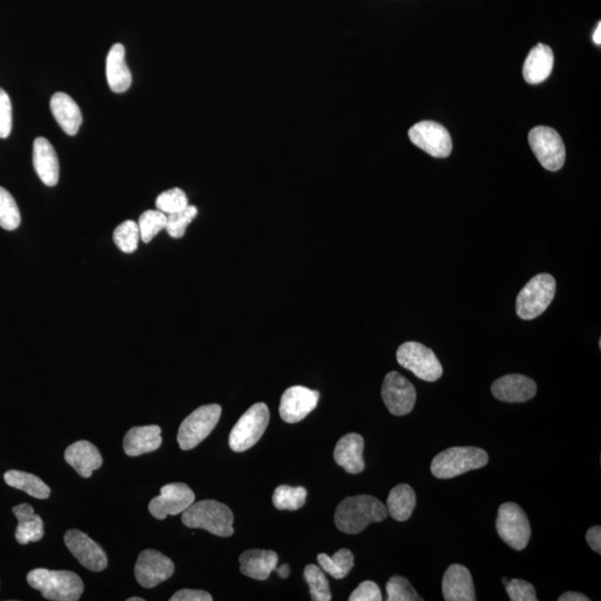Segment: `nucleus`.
Segmentation results:
<instances>
[{
    "instance_id": "a878e982",
    "label": "nucleus",
    "mask_w": 601,
    "mask_h": 601,
    "mask_svg": "<svg viewBox=\"0 0 601 601\" xmlns=\"http://www.w3.org/2000/svg\"><path fill=\"white\" fill-rule=\"evenodd\" d=\"M554 68V53L550 47L538 43L531 50L524 65V78L531 85L547 80Z\"/></svg>"
},
{
    "instance_id": "bb28decb",
    "label": "nucleus",
    "mask_w": 601,
    "mask_h": 601,
    "mask_svg": "<svg viewBox=\"0 0 601 601\" xmlns=\"http://www.w3.org/2000/svg\"><path fill=\"white\" fill-rule=\"evenodd\" d=\"M12 513L19 520L15 537L17 542L27 544L41 542L43 537V521L41 516L36 515L34 508L28 503H20L12 508Z\"/></svg>"
},
{
    "instance_id": "79ce46f5",
    "label": "nucleus",
    "mask_w": 601,
    "mask_h": 601,
    "mask_svg": "<svg viewBox=\"0 0 601 601\" xmlns=\"http://www.w3.org/2000/svg\"><path fill=\"white\" fill-rule=\"evenodd\" d=\"M171 601H212L213 597L204 590L183 589L174 594Z\"/></svg>"
},
{
    "instance_id": "7c9ffc66",
    "label": "nucleus",
    "mask_w": 601,
    "mask_h": 601,
    "mask_svg": "<svg viewBox=\"0 0 601 601\" xmlns=\"http://www.w3.org/2000/svg\"><path fill=\"white\" fill-rule=\"evenodd\" d=\"M308 492L303 487H277L273 495L274 507L278 511H298L306 504Z\"/></svg>"
},
{
    "instance_id": "6e6552de",
    "label": "nucleus",
    "mask_w": 601,
    "mask_h": 601,
    "mask_svg": "<svg viewBox=\"0 0 601 601\" xmlns=\"http://www.w3.org/2000/svg\"><path fill=\"white\" fill-rule=\"evenodd\" d=\"M396 360L401 367L426 382H434L441 378V363L431 348L419 342H406L396 352Z\"/></svg>"
},
{
    "instance_id": "0eeeda50",
    "label": "nucleus",
    "mask_w": 601,
    "mask_h": 601,
    "mask_svg": "<svg viewBox=\"0 0 601 601\" xmlns=\"http://www.w3.org/2000/svg\"><path fill=\"white\" fill-rule=\"evenodd\" d=\"M222 415L219 404H207L191 412L182 422L177 433V442L182 450L189 451L198 447L212 433Z\"/></svg>"
},
{
    "instance_id": "4be33fe9",
    "label": "nucleus",
    "mask_w": 601,
    "mask_h": 601,
    "mask_svg": "<svg viewBox=\"0 0 601 601\" xmlns=\"http://www.w3.org/2000/svg\"><path fill=\"white\" fill-rule=\"evenodd\" d=\"M162 429L159 425L134 426L126 433L123 447L129 457L154 452L162 446Z\"/></svg>"
},
{
    "instance_id": "2eb2a0df",
    "label": "nucleus",
    "mask_w": 601,
    "mask_h": 601,
    "mask_svg": "<svg viewBox=\"0 0 601 601\" xmlns=\"http://www.w3.org/2000/svg\"><path fill=\"white\" fill-rule=\"evenodd\" d=\"M65 544L82 567L99 573L107 567V556L103 548L81 530L71 529L65 534Z\"/></svg>"
},
{
    "instance_id": "49530a36",
    "label": "nucleus",
    "mask_w": 601,
    "mask_h": 601,
    "mask_svg": "<svg viewBox=\"0 0 601 601\" xmlns=\"http://www.w3.org/2000/svg\"><path fill=\"white\" fill-rule=\"evenodd\" d=\"M594 42L596 45H600L601 43V24H598V27L595 30L594 33Z\"/></svg>"
},
{
    "instance_id": "9d476101",
    "label": "nucleus",
    "mask_w": 601,
    "mask_h": 601,
    "mask_svg": "<svg viewBox=\"0 0 601 601\" xmlns=\"http://www.w3.org/2000/svg\"><path fill=\"white\" fill-rule=\"evenodd\" d=\"M529 144L542 168L551 172L563 168L566 160L565 145L560 135L554 129L538 126L531 129Z\"/></svg>"
},
{
    "instance_id": "de8ad7c7",
    "label": "nucleus",
    "mask_w": 601,
    "mask_h": 601,
    "mask_svg": "<svg viewBox=\"0 0 601 601\" xmlns=\"http://www.w3.org/2000/svg\"><path fill=\"white\" fill-rule=\"evenodd\" d=\"M128 601H144V599L139 598V597H132V598H129Z\"/></svg>"
},
{
    "instance_id": "b1692460",
    "label": "nucleus",
    "mask_w": 601,
    "mask_h": 601,
    "mask_svg": "<svg viewBox=\"0 0 601 601\" xmlns=\"http://www.w3.org/2000/svg\"><path fill=\"white\" fill-rule=\"evenodd\" d=\"M51 110L64 132L69 137H75L82 123L81 108L75 100L59 91L51 99Z\"/></svg>"
},
{
    "instance_id": "4468645a",
    "label": "nucleus",
    "mask_w": 601,
    "mask_h": 601,
    "mask_svg": "<svg viewBox=\"0 0 601 601\" xmlns=\"http://www.w3.org/2000/svg\"><path fill=\"white\" fill-rule=\"evenodd\" d=\"M174 570L176 566L168 557L148 549L138 556L135 565V577L139 585L151 589L171 578Z\"/></svg>"
},
{
    "instance_id": "1a4fd4ad",
    "label": "nucleus",
    "mask_w": 601,
    "mask_h": 601,
    "mask_svg": "<svg viewBox=\"0 0 601 601\" xmlns=\"http://www.w3.org/2000/svg\"><path fill=\"white\" fill-rule=\"evenodd\" d=\"M496 527L500 538L509 547L521 551L528 546L531 537L530 522L519 504L513 503L501 504Z\"/></svg>"
},
{
    "instance_id": "58836bf2",
    "label": "nucleus",
    "mask_w": 601,
    "mask_h": 601,
    "mask_svg": "<svg viewBox=\"0 0 601 601\" xmlns=\"http://www.w3.org/2000/svg\"><path fill=\"white\" fill-rule=\"evenodd\" d=\"M506 590L512 601H537L535 587L522 579H512L506 585Z\"/></svg>"
},
{
    "instance_id": "5701e85b",
    "label": "nucleus",
    "mask_w": 601,
    "mask_h": 601,
    "mask_svg": "<svg viewBox=\"0 0 601 601\" xmlns=\"http://www.w3.org/2000/svg\"><path fill=\"white\" fill-rule=\"evenodd\" d=\"M278 563L277 552L272 550H254L244 551L239 557V569L243 574L256 581H267Z\"/></svg>"
},
{
    "instance_id": "412c9836",
    "label": "nucleus",
    "mask_w": 601,
    "mask_h": 601,
    "mask_svg": "<svg viewBox=\"0 0 601 601\" xmlns=\"http://www.w3.org/2000/svg\"><path fill=\"white\" fill-rule=\"evenodd\" d=\"M65 460L82 478H90L95 470L102 467L103 457L93 443L81 440L65 451Z\"/></svg>"
},
{
    "instance_id": "72a5a7b5",
    "label": "nucleus",
    "mask_w": 601,
    "mask_h": 601,
    "mask_svg": "<svg viewBox=\"0 0 601 601\" xmlns=\"http://www.w3.org/2000/svg\"><path fill=\"white\" fill-rule=\"evenodd\" d=\"M304 578L310 587L312 600L330 601L331 597L329 581L326 579L324 570L316 565H308L304 569Z\"/></svg>"
},
{
    "instance_id": "c85d7f7f",
    "label": "nucleus",
    "mask_w": 601,
    "mask_h": 601,
    "mask_svg": "<svg viewBox=\"0 0 601 601\" xmlns=\"http://www.w3.org/2000/svg\"><path fill=\"white\" fill-rule=\"evenodd\" d=\"M4 479L8 486L26 492L36 499H48L51 496V488L35 474L10 470L4 474Z\"/></svg>"
},
{
    "instance_id": "473e14b6",
    "label": "nucleus",
    "mask_w": 601,
    "mask_h": 601,
    "mask_svg": "<svg viewBox=\"0 0 601 601\" xmlns=\"http://www.w3.org/2000/svg\"><path fill=\"white\" fill-rule=\"evenodd\" d=\"M168 215L159 210L144 212L138 220L139 233L144 243H150L160 230L167 228Z\"/></svg>"
},
{
    "instance_id": "423d86ee",
    "label": "nucleus",
    "mask_w": 601,
    "mask_h": 601,
    "mask_svg": "<svg viewBox=\"0 0 601 601\" xmlns=\"http://www.w3.org/2000/svg\"><path fill=\"white\" fill-rule=\"evenodd\" d=\"M269 421V410L263 402L255 403L239 418L230 431L229 443L234 452H244L263 437Z\"/></svg>"
},
{
    "instance_id": "e433bc0d",
    "label": "nucleus",
    "mask_w": 601,
    "mask_h": 601,
    "mask_svg": "<svg viewBox=\"0 0 601 601\" xmlns=\"http://www.w3.org/2000/svg\"><path fill=\"white\" fill-rule=\"evenodd\" d=\"M198 207L189 206L180 212L173 213L168 215L167 228L169 237L173 238H182L184 237L187 226L198 216Z\"/></svg>"
},
{
    "instance_id": "9b49d317",
    "label": "nucleus",
    "mask_w": 601,
    "mask_h": 601,
    "mask_svg": "<svg viewBox=\"0 0 601 601\" xmlns=\"http://www.w3.org/2000/svg\"><path fill=\"white\" fill-rule=\"evenodd\" d=\"M194 501L195 494L185 483H169L162 487L159 496L151 500L148 511L156 519L164 520L168 516L184 512Z\"/></svg>"
},
{
    "instance_id": "6ab92c4d",
    "label": "nucleus",
    "mask_w": 601,
    "mask_h": 601,
    "mask_svg": "<svg viewBox=\"0 0 601 601\" xmlns=\"http://www.w3.org/2000/svg\"><path fill=\"white\" fill-rule=\"evenodd\" d=\"M35 171L43 184L55 186L59 180V160L55 148L45 137H37L33 146Z\"/></svg>"
},
{
    "instance_id": "393cba45",
    "label": "nucleus",
    "mask_w": 601,
    "mask_h": 601,
    "mask_svg": "<svg viewBox=\"0 0 601 601\" xmlns=\"http://www.w3.org/2000/svg\"><path fill=\"white\" fill-rule=\"evenodd\" d=\"M106 77L110 89L117 94L124 93L132 85V74L126 64L125 47L121 43L113 45L107 55Z\"/></svg>"
},
{
    "instance_id": "2f4dec72",
    "label": "nucleus",
    "mask_w": 601,
    "mask_h": 601,
    "mask_svg": "<svg viewBox=\"0 0 601 601\" xmlns=\"http://www.w3.org/2000/svg\"><path fill=\"white\" fill-rule=\"evenodd\" d=\"M116 246L124 254H134L137 250L138 243L141 241V233H139L137 222L128 220L117 226L113 234Z\"/></svg>"
},
{
    "instance_id": "aec40b11",
    "label": "nucleus",
    "mask_w": 601,
    "mask_h": 601,
    "mask_svg": "<svg viewBox=\"0 0 601 601\" xmlns=\"http://www.w3.org/2000/svg\"><path fill=\"white\" fill-rule=\"evenodd\" d=\"M364 440L358 433H348L339 440L334 449V460L347 473L358 474L365 468Z\"/></svg>"
},
{
    "instance_id": "20e7f679",
    "label": "nucleus",
    "mask_w": 601,
    "mask_h": 601,
    "mask_svg": "<svg viewBox=\"0 0 601 601\" xmlns=\"http://www.w3.org/2000/svg\"><path fill=\"white\" fill-rule=\"evenodd\" d=\"M489 457L483 449L476 447H455L447 449L431 464V472L442 480L460 476L472 470L481 469L487 465Z\"/></svg>"
},
{
    "instance_id": "cd10ccee",
    "label": "nucleus",
    "mask_w": 601,
    "mask_h": 601,
    "mask_svg": "<svg viewBox=\"0 0 601 601\" xmlns=\"http://www.w3.org/2000/svg\"><path fill=\"white\" fill-rule=\"evenodd\" d=\"M417 504L415 490L406 483L399 485L391 490L386 501V511L396 521L410 519Z\"/></svg>"
},
{
    "instance_id": "f704fd0d",
    "label": "nucleus",
    "mask_w": 601,
    "mask_h": 601,
    "mask_svg": "<svg viewBox=\"0 0 601 601\" xmlns=\"http://www.w3.org/2000/svg\"><path fill=\"white\" fill-rule=\"evenodd\" d=\"M20 212L12 195L0 187V226L4 230H14L20 225Z\"/></svg>"
},
{
    "instance_id": "a19ab883",
    "label": "nucleus",
    "mask_w": 601,
    "mask_h": 601,
    "mask_svg": "<svg viewBox=\"0 0 601 601\" xmlns=\"http://www.w3.org/2000/svg\"><path fill=\"white\" fill-rule=\"evenodd\" d=\"M380 588L373 581L361 582L359 587L348 597L350 601H381Z\"/></svg>"
},
{
    "instance_id": "ea45409f",
    "label": "nucleus",
    "mask_w": 601,
    "mask_h": 601,
    "mask_svg": "<svg viewBox=\"0 0 601 601\" xmlns=\"http://www.w3.org/2000/svg\"><path fill=\"white\" fill-rule=\"evenodd\" d=\"M12 128V106L10 96L0 89V138L10 137Z\"/></svg>"
},
{
    "instance_id": "c03bdc74",
    "label": "nucleus",
    "mask_w": 601,
    "mask_h": 601,
    "mask_svg": "<svg viewBox=\"0 0 601 601\" xmlns=\"http://www.w3.org/2000/svg\"><path fill=\"white\" fill-rule=\"evenodd\" d=\"M559 601H589L585 595L579 594V592L568 591L566 594L561 595L558 598Z\"/></svg>"
},
{
    "instance_id": "f03ea898",
    "label": "nucleus",
    "mask_w": 601,
    "mask_h": 601,
    "mask_svg": "<svg viewBox=\"0 0 601 601\" xmlns=\"http://www.w3.org/2000/svg\"><path fill=\"white\" fill-rule=\"evenodd\" d=\"M27 581L48 600L77 601L84 592L81 577L68 570L34 569L27 574Z\"/></svg>"
},
{
    "instance_id": "f3484780",
    "label": "nucleus",
    "mask_w": 601,
    "mask_h": 601,
    "mask_svg": "<svg viewBox=\"0 0 601 601\" xmlns=\"http://www.w3.org/2000/svg\"><path fill=\"white\" fill-rule=\"evenodd\" d=\"M496 399L509 403L526 402L537 394V385L533 379L521 374H508L495 381L491 386Z\"/></svg>"
},
{
    "instance_id": "4c0bfd02",
    "label": "nucleus",
    "mask_w": 601,
    "mask_h": 601,
    "mask_svg": "<svg viewBox=\"0 0 601 601\" xmlns=\"http://www.w3.org/2000/svg\"><path fill=\"white\" fill-rule=\"evenodd\" d=\"M387 601H421L419 595L417 594L415 588L409 582L408 579L401 576H394L386 582Z\"/></svg>"
},
{
    "instance_id": "c756f323",
    "label": "nucleus",
    "mask_w": 601,
    "mask_h": 601,
    "mask_svg": "<svg viewBox=\"0 0 601 601\" xmlns=\"http://www.w3.org/2000/svg\"><path fill=\"white\" fill-rule=\"evenodd\" d=\"M317 561L322 570L335 579L346 578L355 567V556L348 549H340L332 557L320 554Z\"/></svg>"
},
{
    "instance_id": "f257e3e1",
    "label": "nucleus",
    "mask_w": 601,
    "mask_h": 601,
    "mask_svg": "<svg viewBox=\"0 0 601 601\" xmlns=\"http://www.w3.org/2000/svg\"><path fill=\"white\" fill-rule=\"evenodd\" d=\"M387 511L380 500L372 496H350L340 503L334 521L338 529L347 535L363 533L370 524L386 520Z\"/></svg>"
},
{
    "instance_id": "a18cd8bd",
    "label": "nucleus",
    "mask_w": 601,
    "mask_h": 601,
    "mask_svg": "<svg viewBox=\"0 0 601 601\" xmlns=\"http://www.w3.org/2000/svg\"><path fill=\"white\" fill-rule=\"evenodd\" d=\"M274 572H277L278 574V576H280L282 579H285L289 577L290 574V567L289 565H283L281 566L280 568H276Z\"/></svg>"
},
{
    "instance_id": "a211bd4d",
    "label": "nucleus",
    "mask_w": 601,
    "mask_h": 601,
    "mask_svg": "<svg viewBox=\"0 0 601 601\" xmlns=\"http://www.w3.org/2000/svg\"><path fill=\"white\" fill-rule=\"evenodd\" d=\"M443 598L447 601H474L476 592L467 567L455 564L444 574L442 581Z\"/></svg>"
},
{
    "instance_id": "c9c22d12",
    "label": "nucleus",
    "mask_w": 601,
    "mask_h": 601,
    "mask_svg": "<svg viewBox=\"0 0 601 601\" xmlns=\"http://www.w3.org/2000/svg\"><path fill=\"white\" fill-rule=\"evenodd\" d=\"M155 204L156 208L167 215L184 210L186 207L190 206L185 191L178 189V187L163 191L156 199Z\"/></svg>"
},
{
    "instance_id": "f8f14e48",
    "label": "nucleus",
    "mask_w": 601,
    "mask_h": 601,
    "mask_svg": "<svg viewBox=\"0 0 601 601\" xmlns=\"http://www.w3.org/2000/svg\"><path fill=\"white\" fill-rule=\"evenodd\" d=\"M382 399L392 415L402 417L415 408L416 387L399 372L387 373L382 386Z\"/></svg>"
},
{
    "instance_id": "7ed1b4c3",
    "label": "nucleus",
    "mask_w": 601,
    "mask_h": 601,
    "mask_svg": "<svg viewBox=\"0 0 601 601\" xmlns=\"http://www.w3.org/2000/svg\"><path fill=\"white\" fill-rule=\"evenodd\" d=\"M182 522L187 528L204 529L219 537H230L234 534L232 511L215 500L194 503L182 513Z\"/></svg>"
},
{
    "instance_id": "09e8293b",
    "label": "nucleus",
    "mask_w": 601,
    "mask_h": 601,
    "mask_svg": "<svg viewBox=\"0 0 601 601\" xmlns=\"http://www.w3.org/2000/svg\"><path fill=\"white\" fill-rule=\"evenodd\" d=\"M508 581H507V578H503V582L504 583V585H507V582H508Z\"/></svg>"
},
{
    "instance_id": "dca6fc26",
    "label": "nucleus",
    "mask_w": 601,
    "mask_h": 601,
    "mask_svg": "<svg viewBox=\"0 0 601 601\" xmlns=\"http://www.w3.org/2000/svg\"><path fill=\"white\" fill-rule=\"evenodd\" d=\"M320 394L302 386L289 387L283 394L280 416L287 424H298L306 419L319 403Z\"/></svg>"
},
{
    "instance_id": "39448f33",
    "label": "nucleus",
    "mask_w": 601,
    "mask_h": 601,
    "mask_svg": "<svg viewBox=\"0 0 601 601\" xmlns=\"http://www.w3.org/2000/svg\"><path fill=\"white\" fill-rule=\"evenodd\" d=\"M556 294V281L550 274L542 273L527 283L518 295L517 315L522 320H533L542 316L550 306Z\"/></svg>"
},
{
    "instance_id": "ddd939ff",
    "label": "nucleus",
    "mask_w": 601,
    "mask_h": 601,
    "mask_svg": "<svg viewBox=\"0 0 601 601\" xmlns=\"http://www.w3.org/2000/svg\"><path fill=\"white\" fill-rule=\"evenodd\" d=\"M409 137L416 146L433 158L444 159L451 154L450 134L435 121H425L412 126L409 129Z\"/></svg>"
},
{
    "instance_id": "37998d69",
    "label": "nucleus",
    "mask_w": 601,
    "mask_h": 601,
    "mask_svg": "<svg viewBox=\"0 0 601 601\" xmlns=\"http://www.w3.org/2000/svg\"><path fill=\"white\" fill-rule=\"evenodd\" d=\"M586 540L592 550L597 554H601V527L594 526L587 531Z\"/></svg>"
}]
</instances>
